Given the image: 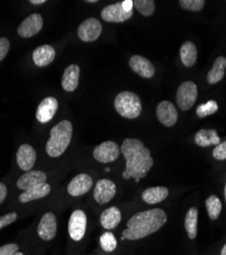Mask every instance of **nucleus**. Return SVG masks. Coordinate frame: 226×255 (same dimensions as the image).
Returning a JSON list of instances; mask_svg holds the SVG:
<instances>
[{"label":"nucleus","mask_w":226,"mask_h":255,"mask_svg":"<svg viewBox=\"0 0 226 255\" xmlns=\"http://www.w3.org/2000/svg\"><path fill=\"white\" fill-rule=\"evenodd\" d=\"M121 153L126 158V169L122 173L125 180L135 179L138 183L145 178L153 166L154 160L151 152L144 143L139 139H125L121 145Z\"/></svg>","instance_id":"nucleus-1"},{"label":"nucleus","mask_w":226,"mask_h":255,"mask_svg":"<svg viewBox=\"0 0 226 255\" xmlns=\"http://www.w3.org/2000/svg\"><path fill=\"white\" fill-rule=\"evenodd\" d=\"M166 221L165 211L160 208L137 212L128 221V229L123 230L122 237L131 241L146 238L160 230Z\"/></svg>","instance_id":"nucleus-2"},{"label":"nucleus","mask_w":226,"mask_h":255,"mask_svg":"<svg viewBox=\"0 0 226 255\" xmlns=\"http://www.w3.org/2000/svg\"><path fill=\"white\" fill-rule=\"evenodd\" d=\"M73 125L70 121H63L54 126L50 131V138L46 143V152L50 157L63 154L72 141Z\"/></svg>","instance_id":"nucleus-3"},{"label":"nucleus","mask_w":226,"mask_h":255,"mask_svg":"<svg viewBox=\"0 0 226 255\" xmlns=\"http://www.w3.org/2000/svg\"><path fill=\"white\" fill-rule=\"evenodd\" d=\"M114 108L122 118L133 120L141 115L142 102L136 93L123 91L115 97Z\"/></svg>","instance_id":"nucleus-4"},{"label":"nucleus","mask_w":226,"mask_h":255,"mask_svg":"<svg viewBox=\"0 0 226 255\" xmlns=\"http://www.w3.org/2000/svg\"><path fill=\"white\" fill-rule=\"evenodd\" d=\"M198 97V87L192 81H186L180 84L176 94L178 108L182 111H189L195 104Z\"/></svg>","instance_id":"nucleus-5"},{"label":"nucleus","mask_w":226,"mask_h":255,"mask_svg":"<svg viewBox=\"0 0 226 255\" xmlns=\"http://www.w3.org/2000/svg\"><path fill=\"white\" fill-rule=\"evenodd\" d=\"M87 229V216L80 209L75 210L69 222V234L74 241H80L84 238Z\"/></svg>","instance_id":"nucleus-6"},{"label":"nucleus","mask_w":226,"mask_h":255,"mask_svg":"<svg viewBox=\"0 0 226 255\" xmlns=\"http://www.w3.org/2000/svg\"><path fill=\"white\" fill-rule=\"evenodd\" d=\"M120 153L119 146L113 141H105L96 146L93 151L94 158L102 163L115 161Z\"/></svg>","instance_id":"nucleus-7"},{"label":"nucleus","mask_w":226,"mask_h":255,"mask_svg":"<svg viewBox=\"0 0 226 255\" xmlns=\"http://www.w3.org/2000/svg\"><path fill=\"white\" fill-rule=\"evenodd\" d=\"M102 33V24L100 20L94 17H89L85 19L83 23L78 26L77 35L78 38L84 42L96 41Z\"/></svg>","instance_id":"nucleus-8"},{"label":"nucleus","mask_w":226,"mask_h":255,"mask_svg":"<svg viewBox=\"0 0 226 255\" xmlns=\"http://www.w3.org/2000/svg\"><path fill=\"white\" fill-rule=\"evenodd\" d=\"M116 194V186L115 184L108 180L102 179L97 182L95 190H94V198L99 204H106Z\"/></svg>","instance_id":"nucleus-9"},{"label":"nucleus","mask_w":226,"mask_h":255,"mask_svg":"<svg viewBox=\"0 0 226 255\" xmlns=\"http://www.w3.org/2000/svg\"><path fill=\"white\" fill-rule=\"evenodd\" d=\"M134 11H126L121 2L107 5L101 11V17L108 23H122L133 16Z\"/></svg>","instance_id":"nucleus-10"},{"label":"nucleus","mask_w":226,"mask_h":255,"mask_svg":"<svg viewBox=\"0 0 226 255\" xmlns=\"http://www.w3.org/2000/svg\"><path fill=\"white\" fill-rule=\"evenodd\" d=\"M43 27V18L40 13H33L26 17L17 29L20 37L31 38L38 34Z\"/></svg>","instance_id":"nucleus-11"},{"label":"nucleus","mask_w":226,"mask_h":255,"mask_svg":"<svg viewBox=\"0 0 226 255\" xmlns=\"http://www.w3.org/2000/svg\"><path fill=\"white\" fill-rule=\"evenodd\" d=\"M38 236L44 241H51L56 236L57 221L52 212H47L38 225Z\"/></svg>","instance_id":"nucleus-12"},{"label":"nucleus","mask_w":226,"mask_h":255,"mask_svg":"<svg viewBox=\"0 0 226 255\" xmlns=\"http://www.w3.org/2000/svg\"><path fill=\"white\" fill-rule=\"evenodd\" d=\"M156 115L159 122L165 127H172L177 122V111L170 101H161L157 106Z\"/></svg>","instance_id":"nucleus-13"},{"label":"nucleus","mask_w":226,"mask_h":255,"mask_svg":"<svg viewBox=\"0 0 226 255\" xmlns=\"http://www.w3.org/2000/svg\"><path fill=\"white\" fill-rule=\"evenodd\" d=\"M58 109V101L54 97H47L43 99L38 105L36 112V118L41 124L50 122Z\"/></svg>","instance_id":"nucleus-14"},{"label":"nucleus","mask_w":226,"mask_h":255,"mask_svg":"<svg viewBox=\"0 0 226 255\" xmlns=\"http://www.w3.org/2000/svg\"><path fill=\"white\" fill-rule=\"evenodd\" d=\"M93 186L92 178L87 174H79L75 176L68 186V192L74 197L86 194Z\"/></svg>","instance_id":"nucleus-15"},{"label":"nucleus","mask_w":226,"mask_h":255,"mask_svg":"<svg viewBox=\"0 0 226 255\" xmlns=\"http://www.w3.org/2000/svg\"><path fill=\"white\" fill-rule=\"evenodd\" d=\"M36 151L29 144L20 145L16 152V162L20 169L25 172L32 171V167L36 162Z\"/></svg>","instance_id":"nucleus-16"},{"label":"nucleus","mask_w":226,"mask_h":255,"mask_svg":"<svg viewBox=\"0 0 226 255\" xmlns=\"http://www.w3.org/2000/svg\"><path fill=\"white\" fill-rule=\"evenodd\" d=\"M130 68L142 78L150 79L155 74V68L152 62L141 55H133L130 58Z\"/></svg>","instance_id":"nucleus-17"},{"label":"nucleus","mask_w":226,"mask_h":255,"mask_svg":"<svg viewBox=\"0 0 226 255\" xmlns=\"http://www.w3.org/2000/svg\"><path fill=\"white\" fill-rule=\"evenodd\" d=\"M47 176L42 171H29L20 177L17 182L16 186L18 189L26 191L32 187H35L40 184L46 183Z\"/></svg>","instance_id":"nucleus-18"},{"label":"nucleus","mask_w":226,"mask_h":255,"mask_svg":"<svg viewBox=\"0 0 226 255\" xmlns=\"http://www.w3.org/2000/svg\"><path fill=\"white\" fill-rule=\"evenodd\" d=\"M55 58V49L51 45L37 47L33 52V60L37 67L43 68L49 66Z\"/></svg>","instance_id":"nucleus-19"},{"label":"nucleus","mask_w":226,"mask_h":255,"mask_svg":"<svg viewBox=\"0 0 226 255\" xmlns=\"http://www.w3.org/2000/svg\"><path fill=\"white\" fill-rule=\"evenodd\" d=\"M50 186L47 183L44 184H40L35 187H32L18 196V200L20 203H28L30 201L36 200V199H41L44 198L50 193Z\"/></svg>","instance_id":"nucleus-20"},{"label":"nucleus","mask_w":226,"mask_h":255,"mask_svg":"<svg viewBox=\"0 0 226 255\" xmlns=\"http://www.w3.org/2000/svg\"><path fill=\"white\" fill-rule=\"evenodd\" d=\"M79 74L80 71L76 65H71L65 70L61 85H63V88L67 92H73L77 88Z\"/></svg>","instance_id":"nucleus-21"},{"label":"nucleus","mask_w":226,"mask_h":255,"mask_svg":"<svg viewBox=\"0 0 226 255\" xmlns=\"http://www.w3.org/2000/svg\"><path fill=\"white\" fill-rule=\"evenodd\" d=\"M120 221H121V212L115 206H111L105 209L103 212H102L100 217V223L102 227L106 230H112L116 228L120 223Z\"/></svg>","instance_id":"nucleus-22"},{"label":"nucleus","mask_w":226,"mask_h":255,"mask_svg":"<svg viewBox=\"0 0 226 255\" xmlns=\"http://www.w3.org/2000/svg\"><path fill=\"white\" fill-rule=\"evenodd\" d=\"M169 191L166 187H152L144 191L142 194L143 200L148 204H157L164 199H166Z\"/></svg>","instance_id":"nucleus-23"},{"label":"nucleus","mask_w":226,"mask_h":255,"mask_svg":"<svg viewBox=\"0 0 226 255\" xmlns=\"http://www.w3.org/2000/svg\"><path fill=\"white\" fill-rule=\"evenodd\" d=\"M195 142L201 147H208L211 145H218L221 142L216 130L202 129L195 136Z\"/></svg>","instance_id":"nucleus-24"},{"label":"nucleus","mask_w":226,"mask_h":255,"mask_svg":"<svg viewBox=\"0 0 226 255\" xmlns=\"http://www.w3.org/2000/svg\"><path fill=\"white\" fill-rule=\"evenodd\" d=\"M179 54H180V59H181L184 67L191 68L195 65L197 61V56H198L197 47L191 41L184 42V43L181 45Z\"/></svg>","instance_id":"nucleus-25"},{"label":"nucleus","mask_w":226,"mask_h":255,"mask_svg":"<svg viewBox=\"0 0 226 255\" xmlns=\"http://www.w3.org/2000/svg\"><path fill=\"white\" fill-rule=\"evenodd\" d=\"M226 69V57L219 56L214 61L211 70L207 75V81L210 85H215L219 83L225 74Z\"/></svg>","instance_id":"nucleus-26"},{"label":"nucleus","mask_w":226,"mask_h":255,"mask_svg":"<svg viewBox=\"0 0 226 255\" xmlns=\"http://www.w3.org/2000/svg\"><path fill=\"white\" fill-rule=\"evenodd\" d=\"M184 228L188 233L190 239H195L198 233V209L196 207H192L189 209L184 220Z\"/></svg>","instance_id":"nucleus-27"},{"label":"nucleus","mask_w":226,"mask_h":255,"mask_svg":"<svg viewBox=\"0 0 226 255\" xmlns=\"http://www.w3.org/2000/svg\"><path fill=\"white\" fill-rule=\"evenodd\" d=\"M206 208L208 211L209 218L211 220H217L220 216V212L222 209V204L220 199L215 195H211L206 200Z\"/></svg>","instance_id":"nucleus-28"},{"label":"nucleus","mask_w":226,"mask_h":255,"mask_svg":"<svg viewBox=\"0 0 226 255\" xmlns=\"http://www.w3.org/2000/svg\"><path fill=\"white\" fill-rule=\"evenodd\" d=\"M134 7L143 15L150 16L154 13L155 2L153 0H135Z\"/></svg>","instance_id":"nucleus-29"},{"label":"nucleus","mask_w":226,"mask_h":255,"mask_svg":"<svg viewBox=\"0 0 226 255\" xmlns=\"http://www.w3.org/2000/svg\"><path fill=\"white\" fill-rule=\"evenodd\" d=\"M218 103L215 100H209L206 103L200 104L196 110V114L199 118H206L208 116L215 114L218 111Z\"/></svg>","instance_id":"nucleus-30"},{"label":"nucleus","mask_w":226,"mask_h":255,"mask_svg":"<svg viewBox=\"0 0 226 255\" xmlns=\"http://www.w3.org/2000/svg\"><path fill=\"white\" fill-rule=\"evenodd\" d=\"M100 245L105 252H112L117 246V241L111 232H105L100 237Z\"/></svg>","instance_id":"nucleus-31"},{"label":"nucleus","mask_w":226,"mask_h":255,"mask_svg":"<svg viewBox=\"0 0 226 255\" xmlns=\"http://www.w3.org/2000/svg\"><path fill=\"white\" fill-rule=\"evenodd\" d=\"M178 3L182 8L187 10L200 11L205 6L206 1H204V0H179Z\"/></svg>","instance_id":"nucleus-32"},{"label":"nucleus","mask_w":226,"mask_h":255,"mask_svg":"<svg viewBox=\"0 0 226 255\" xmlns=\"http://www.w3.org/2000/svg\"><path fill=\"white\" fill-rule=\"evenodd\" d=\"M213 156L217 160L226 159V141L220 142L213 150Z\"/></svg>","instance_id":"nucleus-33"},{"label":"nucleus","mask_w":226,"mask_h":255,"mask_svg":"<svg viewBox=\"0 0 226 255\" xmlns=\"http://www.w3.org/2000/svg\"><path fill=\"white\" fill-rule=\"evenodd\" d=\"M17 219V215L16 212H9L7 215L1 216L0 217V230L9 226L10 224H12L15 220Z\"/></svg>","instance_id":"nucleus-34"},{"label":"nucleus","mask_w":226,"mask_h":255,"mask_svg":"<svg viewBox=\"0 0 226 255\" xmlns=\"http://www.w3.org/2000/svg\"><path fill=\"white\" fill-rule=\"evenodd\" d=\"M9 41L7 38L2 37L0 38V61L3 60L4 57L6 56L8 50H9Z\"/></svg>","instance_id":"nucleus-35"},{"label":"nucleus","mask_w":226,"mask_h":255,"mask_svg":"<svg viewBox=\"0 0 226 255\" xmlns=\"http://www.w3.org/2000/svg\"><path fill=\"white\" fill-rule=\"evenodd\" d=\"M18 250V245L11 243L0 247V255H12Z\"/></svg>","instance_id":"nucleus-36"},{"label":"nucleus","mask_w":226,"mask_h":255,"mask_svg":"<svg viewBox=\"0 0 226 255\" xmlns=\"http://www.w3.org/2000/svg\"><path fill=\"white\" fill-rule=\"evenodd\" d=\"M7 195V188L3 183H0V204H1Z\"/></svg>","instance_id":"nucleus-37"},{"label":"nucleus","mask_w":226,"mask_h":255,"mask_svg":"<svg viewBox=\"0 0 226 255\" xmlns=\"http://www.w3.org/2000/svg\"><path fill=\"white\" fill-rule=\"evenodd\" d=\"M121 3L126 11H133V7H134L133 0H125V1H122Z\"/></svg>","instance_id":"nucleus-38"},{"label":"nucleus","mask_w":226,"mask_h":255,"mask_svg":"<svg viewBox=\"0 0 226 255\" xmlns=\"http://www.w3.org/2000/svg\"><path fill=\"white\" fill-rule=\"evenodd\" d=\"M46 2V0H31L30 3L35 4V5H39V4H43Z\"/></svg>","instance_id":"nucleus-39"},{"label":"nucleus","mask_w":226,"mask_h":255,"mask_svg":"<svg viewBox=\"0 0 226 255\" xmlns=\"http://www.w3.org/2000/svg\"><path fill=\"white\" fill-rule=\"evenodd\" d=\"M220 255H226V244L223 246L222 250H221V254Z\"/></svg>","instance_id":"nucleus-40"},{"label":"nucleus","mask_w":226,"mask_h":255,"mask_svg":"<svg viewBox=\"0 0 226 255\" xmlns=\"http://www.w3.org/2000/svg\"><path fill=\"white\" fill-rule=\"evenodd\" d=\"M87 2H89V3H95V2H97V0H88Z\"/></svg>","instance_id":"nucleus-41"},{"label":"nucleus","mask_w":226,"mask_h":255,"mask_svg":"<svg viewBox=\"0 0 226 255\" xmlns=\"http://www.w3.org/2000/svg\"><path fill=\"white\" fill-rule=\"evenodd\" d=\"M12 255H25V254L22 253V252H18V251H17V252H15V253L12 254Z\"/></svg>","instance_id":"nucleus-42"},{"label":"nucleus","mask_w":226,"mask_h":255,"mask_svg":"<svg viewBox=\"0 0 226 255\" xmlns=\"http://www.w3.org/2000/svg\"><path fill=\"white\" fill-rule=\"evenodd\" d=\"M224 197H225V201H226V184H225V188H224Z\"/></svg>","instance_id":"nucleus-43"},{"label":"nucleus","mask_w":226,"mask_h":255,"mask_svg":"<svg viewBox=\"0 0 226 255\" xmlns=\"http://www.w3.org/2000/svg\"><path fill=\"white\" fill-rule=\"evenodd\" d=\"M105 171L108 173V172H110V168H109V167H106V168H105Z\"/></svg>","instance_id":"nucleus-44"}]
</instances>
